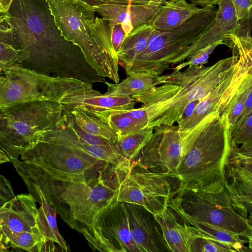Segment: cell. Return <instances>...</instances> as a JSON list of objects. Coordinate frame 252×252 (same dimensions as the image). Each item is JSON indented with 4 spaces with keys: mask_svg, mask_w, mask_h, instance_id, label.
I'll use <instances>...</instances> for the list:
<instances>
[{
    "mask_svg": "<svg viewBox=\"0 0 252 252\" xmlns=\"http://www.w3.org/2000/svg\"><path fill=\"white\" fill-rule=\"evenodd\" d=\"M28 191L38 189L56 213L84 236L93 234L97 215L116 201L119 164L109 163L84 173L66 172L36 161L10 158Z\"/></svg>",
    "mask_w": 252,
    "mask_h": 252,
    "instance_id": "6da1fadb",
    "label": "cell"
},
{
    "mask_svg": "<svg viewBox=\"0 0 252 252\" xmlns=\"http://www.w3.org/2000/svg\"><path fill=\"white\" fill-rule=\"evenodd\" d=\"M8 12L22 49L29 53L20 67L51 77L85 78L90 65L63 36L45 0H13Z\"/></svg>",
    "mask_w": 252,
    "mask_h": 252,
    "instance_id": "7a4b0ae2",
    "label": "cell"
},
{
    "mask_svg": "<svg viewBox=\"0 0 252 252\" xmlns=\"http://www.w3.org/2000/svg\"><path fill=\"white\" fill-rule=\"evenodd\" d=\"M230 141L227 114L220 115L218 109L207 115L172 178L178 182L177 188L204 191L225 188L223 169Z\"/></svg>",
    "mask_w": 252,
    "mask_h": 252,
    "instance_id": "3957f363",
    "label": "cell"
},
{
    "mask_svg": "<svg viewBox=\"0 0 252 252\" xmlns=\"http://www.w3.org/2000/svg\"><path fill=\"white\" fill-rule=\"evenodd\" d=\"M217 9L206 6L179 27L155 30L144 50L125 69L126 75L144 72L162 75L171 65L184 62L188 48L213 25Z\"/></svg>",
    "mask_w": 252,
    "mask_h": 252,
    "instance_id": "277c9868",
    "label": "cell"
},
{
    "mask_svg": "<svg viewBox=\"0 0 252 252\" xmlns=\"http://www.w3.org/2000/svg\"><path fill=\"white\" fill-rule=\"evenodd\" d=\"M63 112L60 103L49 100L0 108V148L9 158L17 159L59 122Z\"/></svg>",
    "mask_w": 252,
    "mask_h": 252,
    "instance_id": "5b68a950",
    "label": "cell"
},
{
    "mask_svg": "<svg viewBox=\"0 0 252 252\" xmlns=\"http://www.w3.org/2000/svg\"><path fill=\"white\" fill-rule=\"evenodd\" d=\"M233 55L211 66H189L184 71L175 70L166 75L164 84L179 86L175 95L159 111L149 127L161 125L172 126L181 118L189 102L201 101L217 87L237 64L239 55L233 46Z\"/></svg>",
    "mask_w": 252,
    "mask_h": 252,
    "instance_id": "8992f818",
    "label": "cell"
},
{
    "mask_svg": "<svg viewBox=\"0 0 252 252\" xmlns=\"http://www.w3.org/2000/svg\"><path fill=\"white\" fill-rule=\"evenodd\" d=\"M168 206L252 242V221L236 209L225 188L210 191L177 188L172 192Z\"/></svg>",
    "mask_w": 252,
    "mask_h": 252,
    "instance_id": "52a82bcc",
    "label": "cell"
},
{
    "mask_svg": "<svg viewBox=\"0 0 252 252\" xmlns=\"http://www.w3.org/2000/svg\"><path fill=\"white\" fill-rule=\"evenodd\" d=\"M63 36L77 46L90 65L103 78L119 83L118 72L92 35L86 20L94 17L92 6L79 0H45Z\"/></svg>",
    "mask_w": 252,
    "mask_h": 252,
    "instance_id": "ba28073f",
    "label": "cell"
},
{
    "mask_svg": "<svg viewBox=\"0 0 252 252\" xmlns=\"http://www.w3.org/2000/svg\"><path fill=\"white\" fill-rule=\"evenodd\" d=\"M92 85L74 79L46 76L17 66L3 74L0 83V108L41 100L59 103L64 95L92 88Z\"/></svg>",
    "mask_w": 252,
    "mask_h": 252,
    "instance_id": "9c48e42d",
    "label": "cell"
},
{
    "mask_svg": "<svg viewBox=\"0 0 252 252\" xmlns=\"http://www.w3.org/2000/svg\"><path fill=\"white\" fill-rule=\"evenodd\" d=\"M120 171L116 201L139 204L152 214L168 206L172 190L167 177L150 171L137 160H126Z\"/></svg>",
    "mask_w": 252,
    "mask_h": 252,
    "instance_id": "30bf717a",
    "label": "cell"
},
{
    "mask_svg": "<svg viewBox=\"0 0 252 252\" xmlns=\"http://www.w3.org/2000/svg\"><path fill=\"white\" fill-rule=\"evenodd\" d=\"M153 128V135L137 161L150 171L172 179L184 155V131L173 125H161Z\"/></svg>",
    "mask_w": 252,
    "mask_h": 252,
    "instance_id": "8fae6325",
    "label": "cell"
},
{
    "mask_svg": "<svg viewBox=\"0 0 252 252\" xmlns=\"http://www.w3.org/2000/svg\"><path fill=\"white\" fill-rule=\"evenodd\" d=\"M85 237L94 251L141 252L132 239L122 202L116 201L98 213L92 235Z\"/></svg>",
    "mask_w": 252,
    "mask_h": 252,
    "instance_id": "7c38bea8",
    "label": "cell"
},
{
    "mask_svg": "<svg viewBox=\"0 0 252 252\" xmlns=\"http://www.w3.org/2000/svg\"><path fill=\"white\" fill-rule=\"evenodd\" d=\"M252 144L240 148L232 141L223 169L224 187L236 209L252 221Z\"/></svg>",
    "mask_w": 252,
    "mask_h": 252,
    "instance_id": "4fadbf2b",
    "label": "cell"
},
{
    "mask_svg": "<svg viewBox=\"0 0 252 252\" xmlns=\"http://www.w3.org/2000/svg\"><path fill=\"white\" fill-rule=\"evenodd\" d=\"M127 216L132 239L141 252H159L166 247L155 225L153 215L137 204L122 202Z\"/></svg>",
    "mask_w": 252,
    "mask_h": 252,
    "instance_id": "5bb4252c",
    "label": "cell"
},
{
    "mask_svg": "<svg viewBox=\"0 0 252 252\" xmlns=\"http://www.w3.org/2000/svg\"><path fill=\"white\" fill-rule=\"evenodd\" d=\"M36 203L30 193L15 195L7 202L0 209V233L28 231L41 234L37 225Z\"/></svg>",
    "mask_w": 252,
    "mask_h": 252,
    "instance_id": "9a60e30c",
    "label": "cell"
},
{
    "mask_svg": "<svg viewBox=\"0 0 252 252\" xmlns=\"http://www.w3.org/2000/svg\"><path fill=\"white\" fill-rule=\"evenodd\" d=\"M136 103L131 96L102 94L93 88L68 94L59 102L63 111L78 108L88 112L126 110L133 108Z\"/></svg>",
    "mask_w": 252,
    "mask_h": 252,
    "instance_id": "2e32d148",
    "label": "cell"
},
{
    "mask_svg": "<svg viewBox=\"0 0 252 252\" xmlns=\"http://www.w3.org/2000/svg\"><path fill=\"white\" fill-rule=\"evenodd\" d=\"M41 136L53 141L82 150L97 159L115 165L126 160L115 149L102 146L91 145L79 138L62 116L54 126L43 132Z\"/></svg>",
    "mask_w": 252,
    "mask_h": 252,
    "instance_id": "e0dca14e",
    "label": "cell"
},
{
    "mask_svg": "<svg viewBox=\"0 0 252 252\" xmlns=\"http://www.w3.org/2000/svg\"><path fill=\"white\" fill-rule=\"evenodd\" d=\"M153 215L161 230L168 251L190 252L191 233L173 210L167 206L159 213Z\"/></svg>",
    "mask_w": 252,
    "mask_h": 252,
    "instance_id": "ac0fdd59",
    "label": "cell"
},
{
    "mask_svg": "<svg viewBox=\"0 0 252 252\" xmlns=\"http://www.w3.org/2000/svg\"><path fill=\"white\" fill-rule=\"evenodd\" d=\"M175 213L181 221L191 233L212 238L227 243L233 247L238 252H248L252 250L245 246L249 244L252 247V242L224 229L194 220L187 216L179 209L168 206Z\"/></svg>",
    "mask_w": 252,
    "mask_h": 252,
    "instance_id": "d6986e66",
    "label": "cell"
},
{
    "mask_svg": "<svg viewBox=\"0 0 252 252\" xmlns=\"http://www.w3.org/2000/svg\"><path fill=\"white\" fill-rule=\"evenodd\" d=\"M36 201L40 204L37 215V225L46 243L55 246L57 243L64 252H68L66 241L59 233L54 209L37 189L29 190Z\"/></svg>",
    "mask_w": 252,
    "mask_h": 252,
    "instance_id": "ffe728a7",
    "label": "cell"
},
{
    "mask_svg": "<svg viewBox=\"0 0 252 252\" xmlns=\"http://www.w3.org/2000/svg\"><path fill=\"white\" fill-rule=\"evenodd\" d=\"M165 75H158L144 72H132L121 83L104 82L107 86L106 94L132 96L144 93L158 85L163 84Z\"/></svg>",
    "mask_w": 252,
    "mask_h": 252,
    "instance_id": "44dd1931",
    "label": "cell"
},
{
    "mask_svg": "<svg viewBox=\"0 0 252 252\" xmlns=\"http://www.w3.org/2000/svg\"><path fill=\"white\" fill-rule=\"evenodd\" d=\"M237 64L238 63L226 77L207 96L197 104L189 117L184 121L177 122L179 130L191 129L207 115L219 109L220 101L224 93L235 76Z\"/></svg>",
    "mask_w": 252,
    "mask_h": 252,
    "instance_id": "7402d4cb",
    "label": "cell"
},
{
    "mask_svg": "<svg viewBox=\"0 0 252 252\" xmlns=\"http://www.w3.org/2000/svg\"><path fill=\"white\" fill-rule=\"evenodd\" d=\"M201 8L186 0H170L163 6L151 24L159 31H169L180 27Z\"/></svg>",
    "mask_w": 252,
    "mask_h": 252,
    "instance_id": "603a6c76",
    "label": "cell"
},
{
    "mask_svg": "<svg viewBox=\"0 0 252 252\" xmlns=\"http://www.w3.org/2000/svg\"><path fill=\"white\" fill-rule=\"evenodd\" d=\"M155 30L151 24L144 25L134 29L126 36L116 52L118 64L125 69L146 48Z\"/></svg>",
    "mask_w": 252,
    "mask_h": 252,
    "instance_id": "cb8c5ba5",
    "label": "cell"
},
{
    "mask_svg": "<svg viewBox=\"0 0 252 252\" xmlns=\"http://www.w3.org/2000/svg\"><path fill=\"white\" fill-rule=\"evenodd\" d=\"M2 241L8 248L28 252H55V248L47 244L39 233L24 231L0 233Z\"/></svg>",
    "mask_w": 252,
    "mask_h": 252,
    "instance_id": "d4e9b609",
    "label": "cell"
},
{
    "mask_svg": "<svg viewBox=\"0 0 252 252\" xmlns=\"http://www.w3.org/2000/svg\"><path fill=\"white\" fill-rule=\"evenodd\" d=\"M153 133V128L149 127L125 135L118 136L115 145V149L124 158L131 161H136Z\"/></svg>",
    "mask_w": 252,
    "mask_h": 252,
    "instance_id": "484cf974",
    "label": "cell"
},
{
    "mask_svg": "<svg viewBox=\"0 0 252 252\" xmlns=\"http://www.w3.org/2000/svg\"><path fill=\"white\" fill-rule=\"evenodd\" d=\"M85 22L93 38L104 52L113 68L118 72V60L112 44V29L108 22L97 17L87 20Z\"/></svg>",
    "mask_w": 252,
    "mask_h": 252,
    "instance_id": "4316f807",
    "label": "cell"
},
{
    "mask_svg": "<svg viewBox=\"0 0 252 252\" xmlns=\"http://www.w3.org/2000/svg\"><path fill=\"white\" fill-rule=\"evenodd\" d=\"M67 111L71 113L76 123L86 131L115 143L117 142L118 134L106 123L78 108Z\"/></svg>",
    "mask_w": 252,
    "mask_h": 252,
    "instance_id": "83f0119b",
    "label": "cell"
},
{
    "mask_svg": "<svg viewBox=\"0 0 252 252\" xmlns=\"http://www.w3.org/2000/svg\"><path fill=\"white\" fill-rule=\"evenodd\" d=\"M252 73L244 79L224 111L227 115L230 128L242 115L249 92L252 90Z\"/></svg>",
    "mask_w": 252,
    "mask_h": 252,
    "instance_id": "f1b7e54d",
    "label": "cell"
},
{
    "mask_svg": "<svg viewBox=\"0 0 252 252\" xmlns=\"http://www.w3.org/2000/svg\"><path fill=\"white\" fill-rule=\"evenodd\" d=\"M191 234L190 252H238L227 243L204 236Z\"/></svg>",
    "mask_w": 252,
    "mask_h": 252,
    "instance_id": "f546056e",
    "label": "cell"
},
{
    "mask_svg": "<svg viewBox=\"0 0 252 252\" xmlns=\"http://www.w3.org/2000/svg\"><path fill=\"white\" fill-rule=\"evenodd\" d=\"M29 56V53L24 49H16L0 41V74H3L10 69L19 66Z\"/></svg>",
    "mask_w": 252,
    "mask_h": 252,
    "instance_id": "4dcf8cb0",
    "label": "cell"
},
{
    "mask_svg": "<svg viewBox=\"0 0 252 252\" xmlns=\"http://www.w3.org/2000/svg\"><path fill=\"white\" fill-rule=\"evenodd\" d=\"M62 117L69 125L76 135L88 144L102 146L115 149V143L103 137L89 133L84 130L75 121L69 111H63Z\"/></svg>",
    "mask_w": 252,
    "mask_h": 252,
    "instance_id": "1f68e13d",
    "label": "cell"
},
{
    "mask_svg": "<svg viewBox=\"0 0 252 252\" xmlns=\"http://www.w3.org/2000/svg\"><path fill=\"white\" fill-rule=\"evenodd\" d=\"M225 41L221 39L205 47H204L194 53L186 62H183L173 69L181 70L187 66L203 65L208 63L209 55L214 51L219 45L226 44Z\"/></svg>",
    "mask_w": 252,
    "mask_h": 252,
    "instance_id": "d6a6232c",
    "label": "cell"
},
{
    "mask_svg": "<svg viewBox=\"0 0 252 252\" xmlns=\"http://www.w3.org/2000/svg\"><path fill=\"white\" fill-rule=\"evenodd\" d=\"M0 41L10 45L16 49H22L9 13L0 17Z\"/></svg>",
    "mask_w": 252,
    "mask_h": 252,
    "instance_id": "836d02e7",
    "label": "cell"
},
{
    "mask_svg": "<svg viewBox=\"0 0 252 252\" xmlns=\"http://www.w3.org/2000/svg\"><path fill=\"white\" fill-rule=\"evenodd\" d=\"M231 140L237 146L252 143V114L248 117L237 132L231 136Z\"/></svg>",
    "mask_w": 252,
    "mask_h": 252,
    "instance_id": "e575fe53",
    "label": "cell"
},
{
    "mask_svg": "<svg viewBox=\"0 0 252 252\" xmlns=\"http://www.w3.org/2000/svg\"><path fill=\"white\" fill-rule=\"evenodd\" d=\"M15 196L10 182L3 175L0 174V209Z\"/></svg>",
    "mask_w": 252,
    "mask_h": 252,
    "instance_id": "d590c367",
    "label": "cell"
},
{
    "mask_svg": "<svg viewBox=\"0 0 252 252\" xmlns=\"http://www.w3.org/2000/svg\"><path fill=\"white\" fill-rule=\"evenodd\" d=\"M233 5L237 21L244 18L252 11V0H230Z\"/></svg>",
    "mask_w": 252,
    "mask_h": 252,
    "instance_id": "8d00e7d4",
    "label": "cell"
},
{
    "mask_svg": "<svg viewBox=\"0 0 252 252\" xmlns=\"http://www.w3.org/2000/svg\"><path fill=\"white\" fill-rule=\"evenodd\" d=\"M252 114V90L249 92L245 101V107L243 112L235 123L234 126L230 128L231 136L234 134L238 130L241 126L243 124L246 118Z\"/></svg>",
    "mask_w": 252,
    "mask_h": 252,
    "instance_id": "74e56055",
    "label": "cell"
},
{
    "mask_svg": "<svg viewBox=\"0 0 252 252\" xmlns=\"http://www.w3.org/2000/svg\"><path fill=\"white\" fill-rule=\"evenodd\" d=\"M91 6H97L103 4L132 5L140 4L146 0H79Z\"/></svg>",
    "mask_w": 252,
    "mask_h": 252,
    "instance_id": "f35d334b",
    "label": "cell"
},
{
    "mask_svg": "<svg viewBox=\"0 0 252 252\" xmlns=\"http://www.w3.org/2000/svg\"><path fill=\"white\" fill-rule=\"evenodd\" d=\"M126 37L120 24H117L112 28L111 38L113 48L116 53L121 46Z\"/></svg>",
    "mask_w": 252,
    "mask_h": 252,
    "instance_id": "ab89813d",
    "label": "cell"
},
{
    "mask_svg": "<svg viewBox=\"0 0 252 252\" xmlns=\"http://www.w3.org/2000/svg\"><path fill=\"white\" fill-rule=\"evenodd\" d=\"M199 101H200L194 100L188 104L184 110L181 118L178 122L184 121L189 117L192 115L196 105Z\"/></svg>",
    "mask_w": 252,
    "mask_h": 252,
    "instance_id": "60d3db41",
    "label": "cell"
},
{
    "mask_svg": "<svg viewBox=\"0 0 252 252\" xmlns=\"http://www.w3.org/2000/svg\"><path fill=\"white\" fill-rule=\"evenodd\" d=\"M195 6H201L202 7L212 6L217 4L220 0H188Z\"/></svg>",
    "mask_w": 252,
    "mask_h": 252,
    "instance_id": "b9f144b4",
    "label": "cell"
},
{
    "mask_svg": "<svg viewBox=\"0 0 252 252\" xmlns=\"http://www.w3.org/2000/svg\"><path fill=\"white\" fill-rule=\"evenodd\" d=\"M13 0H0V12H8Z\"/></svg>",
    "mask_w": 252,
    "mask_h": 252,
    "instance_id": "7bdbcfd3",
    "label": "cell"
},
{
    "mask_svg": "<svg viewBox=\"0 0 252 252\" xmlns=\"http://www.w3.org/2000/svg\"><path fill=\"white\" fill-rule=\"evenodd\" d=\"M8 155L0 148V164L9 162Z\"/></svg>",
    "mask_w": 252,
    "mask_h": 252,
    "instance_id": "ee69618b",
    "label": "cell"
},
{
    "mask_svg": "<svg viewBox=\"0 0 252 252\" xmlns=\"http://www.w3.org/2000/svg\"><path fill=\"white\" fill-rule=\"evenodd\" d=\"M7 251H9L8 248L4 244L0 232V252H4Z\"/></svg>",
    "mask_w": 252,
    "mask_h": 252,
    "instance_id": "f6af8a7d",
    "label": "cell"
},
{
    "mask_svg": "<svg viewBox=\"0 0 252 252\" xmlns=\"http://www.w3.org/2000/svg\"><path fill=\"white\" fill-rule=\"evenodd\" d=\"M8 14V12H0V17L5 16Z\"/></svg>",
    "mask_w": 252,
    "mask_h": 252,
    "instance_id": "bcb514c9",
    "label": "cell"
},
{
    "mask_svg": "<svg viewBox=\"0 0 252 252\" xmlns=\"http://www.w3.org/2000/svg\"><path fill=\"white\" fill-rule=\"evenodd\" d=\"M3 78V74H0V83L2 81Z\"/></svg>",
    "mask_w": 252,
    "mask_h": 252,
    "instance_id": "7dc6e473",
    "label": "cell"
}]
</instances>
